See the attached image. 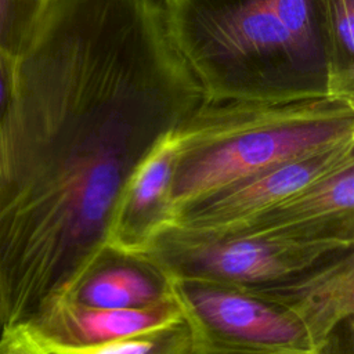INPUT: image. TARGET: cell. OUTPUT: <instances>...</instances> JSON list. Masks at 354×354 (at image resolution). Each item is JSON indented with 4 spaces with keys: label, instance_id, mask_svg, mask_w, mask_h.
<instances>
[{
    "label": "cell",
    "instance_id": "6da1fadb",
    "mask_svg": "<svg viewBox=\"0 0 354 354\" xmlns=\"http://www.w3.org/2000/svg\"><path fill=\"white\" fill-rule=\"evenodd\" d=\"M205 101L330 95L325 0H162Z\"/></svg>",
    "mask_w": 354,
    "mask_h": 354
},
{
    "label": "cell",
    "instance_id": "7a4b0ae2",
    "mask_svg": "<svg viewBox=\"0 0 354 354\" xmlns=\"http://www.w3.org/2000/svg\"><path fill=\"white\" fill-rule=\"evenodd\" d=\"M174 137L170 202L176 220L185 206L225 185L354 141V100L203 101Z\"/></svg>",
    "mask_w": 354,
    "mask_h": 354
},
{
    "label": "cell",
    "instance_id": "3957f363",
    "mask_svg": "<svg viewBox=\"0 0 354 354\" xmlns=\"http://www.w3.org/2000/svg\"><path fill=\"white\" fill-rule=\"evenodd\" d=\"M353 252V242L260 232L160 234L145 257L166 277L234 289L290 281Z\"/></svg>",
    "mask_w": 354,
    "mask_h": 354
},
{
    "label": "cell",
    "instance_id": "277c9868",
    "mask_svg": "<svg viewBox=\"0 0 354 354\" xmlns=\"http://www.w3.org/2000/svg\"><path fill=\"white\" fill-rule=\"evenodd\" d=\"M191 326L196 354H321L290 313L239 289L167 277Z\"/></svg>",
    "mask_w": 354,
    "mask_h": 354
},
{
    "label": "cell",
    "instance_id": "5b68a950",
    "mask_svg": "<svg viewBox=\"0 0 354 354\" xmlns=\"http://www.w3.org/2000/svg\"><path fill=\"white\" fill-rule=\"evenodd\" d=\"M350 165H354V141L281 163L189 203L171 227L189 232H218L235 227Z\"/></svg>",
    "mask_w": 354,
    "mask_h": 354
},
{
    "label": "cell",
    "instance_id": "8992f818",
    "mask_svg": "<svg viewBox=\"0 0 354 354\" xmlns=\"http://www.w3.org/2000/svg\"><path fill=\"white\" fill-rule=\"evenodd\" d=\"M184 318L174 292L159 303L137 308H97L59 295L47 300L25 325L43 348L53 354L151 332Z\"/></svg>",
    "mask_w": 354,
    "mask_h": 354
},
{
    "label": "cell",
    "instance_id": "52a82bcc",
    "mask_svg": "<svg viewBox=\"0 0 354 354\" xmlns=\"http://www.w3.org/2000/svg\"><path fill=\"white\" fill-rule=\"evenodd\" d=\"M174 131L162 138L127 177L109 227V252L145 257L155 239L173 225L170 192L177 160Z\"/></svg>",
    "mask_w": 354,
    "mask_h": 354
},
{
    "label": "cell",
    "instance_id": "ba28073f",
    "mask_svg": "<svg viewBox=\"0 0 354 354\" xmlns=\"http://www.w3.org/2000/svg\"><path fill=\"white\" fill-rule=\"evenodd\" d=\"M354 165L342 167L270 210L218 231L282 234L306 239L354 238Z\"/></svg>",
    "mask_w": 354,
    "mask_h": 354
},
{
    "label": "cell",
    "instance_id": "9c48e42d",
    "mask_svg": "<svg viewBox=\"0 0 354 354\" xmlns=\"http://www.w3.org/2000/svg\"><path fill=\"white\" fill-rule=\"evenodd\" d=\"M131 260L100 261L75 288L69 297L97 308H137L169 297L171 283L153 264L152 270Z\"/></svg>",
    "mask_w": 354,
    "mask_h": 354
},
{
    "label": "cell",
    "instance_id": "30bf717a",
    "mask_svg": "<svg viewBox=\"0 0 354 354\" xmlns=\"http://www.w3.org/2000/svg\"><path fill=\"white\" fill-rule=\"evenodd\" d=\"M330 95L354 100V0H325Z\"/></svg>",
    "mask_w": 354,
    "mask_h": 354
},
{
    "label": "cell",
    "instance_id": "8fae6325",
    "mask_svg": "<svg viewBox=\"0 0 354 354\" xmlns=\"http://www.w3.org/2000/svg\"><path fill=\"white\" fill-rule=\"evenodd\" d=\"M53 354H196L191 326L184 318L173 325L105 344Z\"/></svg>",
    "mask_w": 354,
    "mask_h": 354
},
{
    "label": "cell",
    "instance_id": "7c38bea8",
    "mask_svg": "<svg viewBox=\"0 0 354 354\" xmlns=\"http://www.w3.org/2000/svg\"><path fill=\"white\" fill-rule=\"evenodd\" d=\"M46 0H0V51L17 59L26 47Z\"/></svg>",
    "mask_w": 354,
    "mask_h": 354
},
{
    "label": "cell",
    "instance_id": "4fadbf2b",
    "mask_svg": "<svg viewBox=\"0 0 354 354\" xmlns=\"http://www.w3.org/2000/svg\"><path fill=\"white\" fill-rule=\"evenodd\" d=\"M0 354H48L25 324L0 333Z\"/></svg>",
    "mask_w": 354,
    "mask_h": 354
},
{
    "label": "cell",
    "instance_id": "5bb4252c",
    "mask_svg": "<svg viewBox=\"0 0 354 354\" xmlns=\"http://www.w3.org/2000/svg\"><path fill=\"white\" fill-rule=\"evenodd\" d=\"M15 59L0 51V126L7 113L12 97Z\"/></svg>",
    "mask_w": 354,
    "mask_h": 354
}]
</instances>
